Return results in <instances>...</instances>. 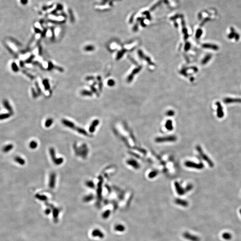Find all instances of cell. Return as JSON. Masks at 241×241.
Returning <instances> with one entry per match:
<instances>
[{
    "instance_id": "1",
    "label": "cell",
    "mask_w": 241,
    "mask_h": 241,
    "mask_svg": "<svg viewBox=\"0 0 241 241\" xmlns=\"http://www.w3.org/2000/svg\"><path fill=\"white\" fill-rule=\"evenodd\" d=\"M74 149L76 155H79L83 158H86L88 155L89 149L86 144H82L81 147L78 148L76 147Z\"/></svg>"
},
{
    "instance_id": "2",
    "label": "cell",
    "mask_w": 241,
    "mask_h": 241,
    "mask_svg": "<svg viewBox=\"0 0 241 241\" xmlns=\"http://www.w3.org/2000/svg\"><path fill=\"white\" fill-rule=\"evenodd\" d=\"M50 155L51 156V160L56 165H61L64 162V159L62 158H57L55 156V149L53 147H51L49 149Z\"/></svg>"
},
{
    "instance_id": "3",
    "label": "cell",
    "mask_w": 241,
    "mask_h": 241,
    "mask_svg": "<svg viewBox=\"0 0 241 241\" xmlns=\"http://www.w3.org/2000/svg\"><path fill=\"white\" fill-rule=\"evenodd\" d=\"M196 149L199 152L200 155H201V157L203 158V159L205 161H206L207 162V163H208V164L210 166V167H213V166H214V164H213V162L207 156V155H205L203 151L201 149V147H199V146H197L196 147Z\"/></svg>"
},
{
    "instance_id": "4",
    "label": "cell",
    "mask_w": 241,
    "mask_h": 241,
    "mask_svg": "<svg viewBox=\"0 0 241 241\" xmlns=\"http://www.w3.org/2000/svg\"><path fill=\"white\" fill-rule=\"evenodd\" d=\"M183 237L186 239L191 241H200L199 237L192 234L188 232H185L183 234Z\"/></svg>"
},
{
    "instance_id": "5",
    "label": "cell",
    "mask_w": 241,
    "mask_h": 241,
    "mask_svg": "<svg viewBox=\"0 0 241 241\" xmlns=\"http://www.w3.org/2000/svg\"><path fill=\"white\" fill-rule=\"evenodd\" d=\"M185 165L187 167L194 168L196 169H202L204 167V165L202 163H200V164H197L196 163H195L192 162H186L185 163Z\"/></svg>"
},
{
    "instance_id": "6",
    "label": "cell",
    "mask_w": 241,
    "mask_h": 241,
    "mask_svg": "<svg viewBox=\"0 0 241 241\" xmlns=\"http://www.w3.org/2000/svg\"><path fill=\"white\" fill-rule=\"evenodd\" d=\"M56 178V174L54 172L51 173L50 176L49 182V186L51 189L54 188L55 187Z\"/></svg>"
},
{
    "instance_id": "7",
    "label": "cell",
    "mask_w": 241,
    "mask_h": 241,
    "mask_svg": "<svg viewBox=\"0 0 241 241\" xmlns=\"http://www.w3.org/2000/svg\"><path fill=\"white\" fill-rule=\"evenodd\" d=\"M176 140V137L174 136H167L163 138H158L156 139L157 142L162 143V142H173Z\"/></svg>"
},
{
    "instance_id": "8",
    "label": "cell",
    "mask_w": 241,
    "mask_h": 241,
    "mask_svg": "<svg viewBox=\"0 0 241 241\" xmlns=\"http://www.w3.org/2000/svg\"><path fill=\"white\" fill-rule=\"evenodd\" d=\"M99 124V121L98 119L94 120L92 123L89 128V131L90 133H93L95 131L97 126Z\"/></svg>"
},
{
    "instance_id": "9",
    "label": "cell",
    "mask_w": 241,
    "mask_h": 241,
    "mask_svg": "<svg viewBox=\"0 0 241 241\" xmlns=\"http://www.w3.org/2000/svg\"><path fill=\"white\" fill-rule=\"evenodd\" d=\"M62 123L64 126H65V127H68V128H69L71 129H72V130L74 128V127H75V125L74 123H72V122H71L70 121L68 120L67 119H62Z\"/></svg>"
},
{
    "instance_id": "10",
    "label": "cell",
    "mask_w": 241,
    "mask_h": 241,
    "mask_svg": "<svg viewBox=\"0 0 241 241\" xmlns=\"http://www.w3.org/2000/svg\"><path fill=\"white\" fill-rule=\"evenodd\" d=\"M92 235L94 237H99L100 238H103L104 237V234L99 229H94L92 232Z\"/></svg>"
},
{
    "instance_id": "11",
    "label": "cell",
    "mask_w": 241,
    "mask_h": 241,
    "mask_svg": "<svg viewBox=\"0 0 241 241\" xmlns=\"http://www.w3.org/2000/svg\"><path fill=\"white\" fill-rule=\"evenodd\" d=\"M175 203L178 205L182 206L184 207H186L188 206V203L185 200L182 199H176L175 200Z\"/></svg>"
},
{
    "instance_id": "12",
    "label": "cell",
    "mask_w": 241,
    "mask_h": 241,
    "mask_svg": "<svg viewBox=\"0 0 241 241\" xmlns=\"http://www.w3.org/2000/svg\"><path fill=\"white\" fill-rule=\"evenodd\" d=\"M102 181L98 183V188L97 189V196L98 201L102 200Z\"/></svg>"
},
{
    "instance_id": "13",
    "label": "cell",
    "mask_w": 241,
    "mask_h": 241,
    "mask_svg": "<svg viewBox=\"0 0 241 241\" xmlns=\"http://www.w3.org/2000/svg\"><path fill=\"white\" fill-rule=\"evenodd\" d=\"M217 106H218L217 107V117L219 118H221L224 116V112L223 111L221 105L219 104Z\"/></svg>"
},
{
    "instance_id": "14",
    "label": "cell",
    "mask_w": 241,
    "mask_h": 241,
    "mask_svg": "<svg viewBox=\"0 0 241 241\" xmlns=\"http://www.w3.org/2000/svg\"><path fill=\"white\" fill-rule=\"evenodd\" d=\"M14 160L20 165H24L25 164V159L21 157H15L14 158Z\"/></svg>"
},
{
    "instance_id": "15",
    "label": "cell",
    "mask_w": 241,
    "mask_h": 241,
    "mask_svg": "<svg viewBox=\"0 0 241 241\" xmlns=\"http://www.w3.org/2000/svg\"><path fill=\"white\" fill-rule=\"evenodd\" d=\"M13 148V145L12 144H7L3 148L2 151L4 153H8L11 151Z\"/></svg>"
},
{
    "instance_id": "16",
    "label": "cell",
    "mask_w": 241,
    "mask_h": 241,
    "mask_svg": "<svg viewBox=\"0 0 241 241\" xmlns=\"http://www.w3.org/2000/svg\"><path fill=\"white\" fill-rule=\"evenodd\" d=\"M125 229H126L125 227L123 225H117L114 227V229L116 231H118V232H122L124 231L125 230Z\"/></svg>"
},
{
    "instance_id": "17",
    "label": "cell",
    "mask_w": 241,
    "mask_h": 241,
    "mask_svg": "<svg viewBox=\"0 0 241 241\" xmlns=\"http://www.w3.org/2000/svg\"><path fill=\"white\" fill-rule=\"evenodd\" d=\"M80 94L82 96H88V97H91L93 96V93L92 91L87 90H82Z\"/></svg>"
},
{
    "instance_id": "18",
    "label": "cell",
    "mask_w": 241,
    "mask_h": 241,
    "mask_svg": "<svg viewBox=\"0 0 241 241\" xmlns=\"http://www.w3.org/2000/svg\"><path fill=\"white\" fill-rule=\"evenodd\" d=\"M94 199V196L92 194L87 195L83 198V201L85 202H89Z\"/></svg>"
},
{
    "instance_id": "19",
    "label": "cell",
    "mask_w": 241,
    "mask_h": 241,
    "mask_svg": "<svg viewBox=\"0 0 241 241\" xmlns=\"http://www.w3.org/2000/svg\"><path fill=\"white\" fill-rule=\"evenodd\" d=\"M176 188L177 191L176 192L179 195H183L184 194L185 191L182 188L180 187L178 184H176Z\"/></svg>"
},
{
    "instance_id": "20",
    "label": "cell",
    "mask_w": 241,
    "mask_h": 241,
    "mask_svg": "<svg viewBox=\"0 0 241 241\" xmlns=\"http://www.w3.org/2000/svg\"><path fill=\"white\" fill-rule=\"evenodd\" d=\"M42 84L44 87V89L46 90H49L50 89V85L49 80L47 79H44L42 81Z\"/></svg>"
},
{
    "instance_id": "21",
    "label": "cell",
    "mask_w": 241,
    "mask_h": 241,
    "mask_svg": "<svg viewBox=\"0 0 241 241\" xmlns=\"http://www.w3.org/2000/svg\"><path fill=\"white\" fill-rule=\"evenodd\" d=\"M222 237L223 239L226 240H229L232 239V236L231 233L228 232H225L222 234Z\"/></svg>"
},
{
    "instance_id": "22",
    "label": "cell",
    "mask_w": 241,
    "mask_h": 241,
    "mask_svg": "<svg viewBox=\"0 0 241 241\" xmlns=\"http://www.w3.org/2000/svg\"><path fill=\"white\" fill-rule=\"evenodd\" d=\"M53 119L51 118L47 119L45 123V126L47 128H49L53 124Z\"/></svg>"
},
{
    "instance_id": "23",
    "label": "cell",
    "mask_w": 241,
    "mask_h": 241,
    "mask_svg": "<svg viewBox=\"0 0 241 241\" xmlns=\"http://www.w3.org/2000/svg\"><path fill=\"white\" fill-rule=\"evenodd\" d=\"M38 147V143L35 141H32L29 143V147L31 149H35Z\"/></svg>"
},
{
    "instance_id": "24",
    "label": "cell",
    "mask_w": 241,
    "mask_h": 241,
    "mask_svg": "<svg viewBox=\"0 0 241 241\" xmlns=\"http://www.w3.org/2000/svg\"><path fill=\"white\" fill-rule=\"evenodd\" d=\"M4 107L6 108V109L7 110H8L10 114H13V109H12L11 107L10 106V105L8 104V103L7 102H5L4 103Z\"/></svg>"
},
{
    "instance_id": "25",
    "label": "cell",
    "mask_w": 241,
    "mask_h": 241,
    "mask_svg": "<svg viewBox=\"0 0 241 241\" xmlns=\"http://www.w3.org/2000/svg\"><path fill=\"white\" fill-rule=\"evenodd\" d=\"M110 213H111L110 210H107L105 211L102 213V216L104 219L108 218L110 216Z\"/></svg>"
},
{
    "instance_id": "26",
    "label": "cell",
    "mask_w": 241,
    "mask_h": 241,
    "mask_svg": "<svg viewBox=\"0 0 241 241\" xmlns=\"http://www.w3.org/2000/svg\"><path fill=\"white\" fill-rule=\"evenodd\" d=\"M86 185L90 188L93 189L95 188V184L92 181H87L86 182Z\"/></svg>"
},
{
    "instance_id": "27",
    "label": "cell",
    "mask_w": 241,
    "mask_h": 241,
    "mask_svg": "<svg viewBox=\"0 0 241 241\" xmlns=\"http://www.w3.org/2000/svg\"><path fill=\"white\" fill-rule=\"evenodd\" d=\"M84 50L86 51H92L95 50V47L93 45H87L85 47Z\"/></svg>"
},
{
    "instance_id": "28",
    "label": "cell",
    "mask_w": 241,
    "mask_h": 241,
    "mask_svg": "<svg viewBox=\"0 0 241 241\" xmlns=\"http://www.w3.org/2000/svg\"><path fill=\"white\" fill-rule=\"evenodd\" d=\"M36 197L40 200H46L47 198L46 196L44 195H41L37 194L36 195Z\"/></svg>"
},
{
    "instance_id": "29",
    "label": "cell",
    "mask_w": 241,
    "mask_h": 241,
    "mask_svg": "<svg viewBox=\"0 0 241 241\" xmlns=\"http://www.w3.org/2000/svg\"><path fill=\"white\" fill-rule=\"evenodd\" d=\"M35 87L36 88L37 93H38V96H39V95H40L42 94V90L41 89V88H40V86L39 85L38 82H36L35 83Z\"/></svg>"
},
{
    "instance_id": "30",
    "label": "cell",
    "mask_w": 241,
    "mask_h": 241,
    "mask_svg": "<svg viewBox=\"0 0 241 241\" xmlns=\"http://www.w3.org/2000/svg\"><path fill=\"white\" fill-rule=\"evenodd\" d=\"M10 117V114H0V120H3L4 119L8 118Z\"/></svg>"
},
{
    "instance_id": "31",
    "label": "cell",
    "mask_w": 241,
    "mask_h": 241,
    "mask_svg": "<svg viewBox=\"0 0 241 241\" xmlns=\"http://www.w3.org/2000/svg\"><path fill=\"white\" fill-rule=\"evenodd\" d=\"M54 67H55V65H54V64H53L51 61L48 62V67H47V70L51 71L53 69H54Z\"/></svg>"
},
{
    "instance_id": "32",
    "label": "cell",
    "mask_w": 241,
    "mask_h": 241,
    "mask_svg": "<svg viewBox=\"0 0 241 241\" xmlns=\"http://www.w3.org/2000/svg\"><path fill=\"white\" fill-rule=\"evenodd\" d=\"M90 89L92 90V93H95L97 94V97L99 96V93H98V92L97 91V89L95 88V86L92 85L90 86Z\"/></svg>"
},
{
    "instance_id": "33",
    "label": "cell",
    "mask_w": 241,
    "mask_h": 241,
    "mask_svg": "<svg viewBox=\"0 0 241 241\" xmlns=\"http://www.w3.org/2000/svg\"><path fill=\"white\" fill-rule=\"evenodd\" d=\"M34 57H35V55H31V56H30V57L28 58V59H27V60L26 61V63H28V64L31 63V62L32 61L33 59H34Z\"/></svg>"
},
{
    "instance_id": "34",
    "label": "cell",
    "mask_w": 241,
    "mask_h": 241,
    "mask_svg": "<svg viewBox=\"0 0 241 241\" xmlns=\"http://www.w3.org/2000/svg\"><path fill=\"white\" fill-rule=\"evenodd\" d=\"M54 69H56V70L59 71L60 72H64V69L63 68H61L59 66H55V67H54Z\"/></svg>"
},
{
    "instance_id": "35",
    "label": "cell",
    "mask_w": 241,
    "mask_h": 241,
    "mask_svg": "<svg viewBox=\"0 0 241 241\" xmlns=\"http://www.w3.org/2000/svg\"><path fill=\"white\" fill-rule=\"evenodd\" d=\"M32 93L33 96L34 98H36L38 97V95L37 93V92H36L34 89H32Z\"/></svg>"
},
{
    "instance_id": "36",
    "label": "cell",
    "mask_w": 241,
    "mask_h": 241,
    "mask_svg": "<svg viewBox=\"0 0 241 241\" xmlns=\"http://www.w3.org/2000/svg\"><path fill=\"white\" fill-rule=\"evenodd\" d=\"M85 80L86 81L94 80L95 79V77L93 76H88L85 78Z\"/></svg>"
},
{
    "instance_id": "37",
    "label": "cell",
    "mask_w": 241,
    "mask_h": 241,
    "mask_svg": "<svg viewBox=\"0 0 241 241\" xmlns=\"http://www.w3.org/2000/svg\"><path fill=\"white\" fill-rule=\"evenodd\" d=\"M102 87H103V84H102V81H99L98 87H99V90L100 92H102Z\"/></svg>"
},
{
    "instance_id": "38",
    "label": "cell",
    "mask_w": 241,
    "mask_h": 241,
    "mask_svg": "<svg viewBox=\"0 0 241 241\" xmlns=\"http://www.w3.org/2000/svg\"><path fill=\"white\" fill-rule=\"evenodd\" d=\"M42 47L41 45H39L38 47V54L40 56L42 55Z\"/></svg>"
},
{
    "instance_id": "39",
    "label": "cell",
    "mask_w": 241,
    "mask_h": 241,
    "mask_svg": "<svg viewBox=\"0 0 241 241\" xmlns=\"http://www.w3.org/2000/svg\"><path fill=\"white\" fill-rule=\"evenodd\" d=\"M108 85H109V86H113L114 85V81L113 80H109V81H108Z\"/></svg>"
},
{
    "instance_id": "40",
    "label": "cell",
    "mask_w": 241,
    "mask_h": 241,
    "mask_svg": "<svg viewBox=\"0 0 241 241\" xmlns=\"http://www.w3.org/2000/svg\"><path fill=\"white\" fill-rule=\"evenodd\" d=\"M167 128L168 130H171L172 129V123H167Z\"/></svg>"
},
{
    "instance_id": "41",
    "label": "cell",
    "mask_w": 241,
    "mask_h": 241,
    "mask_svg": "<svg viewBox=\"0 0 241 241\" xmlns=\"http://www.w3.org/2000/svg\"><path fill=\"white\" fill-rule=\"evenodd\" d=\"M46 33H47V30H45V31H44L41 34V37L42 38H44L46 34Z\"/></svg>"
},
{
    "instance_id": "42",
    "label": "cell",
    "mask_w": 241,
    "mask_h": 241,
    "mask_svg": "<svg viewBox=\"0 0 241 241\" xmlns=\"http://www.w3.org/2000/svg\"><path fill=\"white\" fill-rule=\"evenodd\" d=\"M28 0H21V2L22 4H25L27 3Z\"/></svg>"
},
{
    "instance_id": "43",
    "label": "cell",
    "mask_w": 241,
    "mask_h": 241,
    "mask_svg": "<svg viewBox=\"0 0 241 241\" xmlns=\"http://www.w3.org/2000/svg\"><path fill=\"white\" fill-rule=\"evenodd\" d=\"M50 212H51V210H50V209H49V208H48V209H46V210H45V213H46V214H47V215L49 214L50 213Z\"/></svg>"
},
{
    "instance_id": "44",
    "label": "cell",
    "mask_w": 241,
    "mask_h": 241,
    "mask_svg": "<svg viewBox=\"0 0 241 241\" xmlns=\"http://www.w3.org/2000/svg\"><path fill=\"white\" fill-rule=\"evenodd\" d=\"M97 80L98 81H102V77H101V76H98L97 77Z\"/></svg>"
},
{
    "instance_id": "45",
    "label": "cell",
    "mask_w": 241,
    "mask_h": 241,
    "mask_svg": "<svg viewBox=\"0 0 241 241\" xmlns=\"http://www.w3.org/2000/svg\"><path fill=\"white\" fill-rule=\"evenodd\" d=\"M35 32H36V33H40V32H41V31H40V30H39V29H36L35 30Z\"/></svg>"
},
{
    "instance_id": "46",
    "label": "cell",
    "mask_w": 241,
    "mask_h": 241,
    "mask_svg": "<svg viewBox=\"0 0 241 241\" xmlns=\"http://www.w3.org/2000/svg\"><path fill=\"white\" fill-rule=\"evenodd\" d=\"M239 212H240V214L241 215V208L239 210Z\"/></svg>"
}]
</instances>
